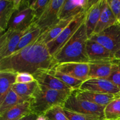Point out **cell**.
<instances>
[{"mask_svg": "<svg viewBox=\"0 0 120 120\" xmlns=\"http://www.w3.org/2000/svg\"><path fill=\"white\" fill-rule=\"evenodd\" d=\"M57 65L46 45L39 38L8 57L0 59V71L34 75L40 70H49Z\"/></svg>", "mask_w": 120, "mask_h": 120, "instance_id": "obj_1", "label": "cell"}, {"mask_svg": "<svg viewBox=\"0 0 120 120\" xmlns=\"http://www.w3.org/2000/svg\"><path fill=\"white\" fill-rule=\"evenodd\" d=\"M84 22L63 48L53 56L57 64L69 62L89 63L86 53L89 37Z\"/></svg>", "mask_w": 120, "mask_h": 120, "instance_id": "obj_2", "label": "cell"}, {"mask_svg": "<svg viewBox=\"0 0 120 120\" xmlns=\"http://www.w3.org/2000/svg\"><path fill=\"white\" fill-rule=\"evenodd\" d=\"M71 92L52 90L38 84L30 100L31 112L41 116L53 107H63Z\"/></svg>", "mask_w": 120, "mask_h": 120, "instance_id": "obj_3", "label": "cell"}, {"mask_svg": "<svg viewBox=\"0 0 120 120\" xmlns=\"http://www.w3.org/2000/svg\"><path fill=\"white\" fill-rule=\"evenodd\" d=\"M63 107L66 110L72 112L94 116L101 119L104 118V112L105 106L97 105L79 98L75 96L73 91L64 103Z\"/></svg>", "mask_w": 120, "mask_h": 120, "instance_id": "obj_4", "label": "cell"}, {"mask_svg": "<svg viewBox=\"0 0 120 120\" xmlns=\"http://www.w3.org/2000/svg\"><path fill=\"white\" fill-rule=\"evenodd\" d=\"M86 11L79 14L69 23L68 26L55 39L46 45L49 53L53 56L70 40L79 28L85 22Z\"/></svg>", "mask_w": 120, "mask_h": 120, "instance_id": "obj_5", "label": "cell"}, {"mask_svg": "<svg viewBox=\"0 0 120 120\" xmlns=\"http://www.w3.org/2000/svg\"><path fill=\"white\" fill-rule=\"evenodd\" d=\"M36 22L35 14L30 7L29 1L23 0L18 9L13 14L7 29L23 30Z\"/></svg>", "mask_w": 120, "mask_h": 120, "instance_id": "obj_6", "label": "cell"}, {"mask_svg": "<svg viewBox=\"0 0 120 120\" xmlns=\"http://www.w3.org/2000/svg\"><path fill=\"white\" fill-rule=\"evenodd\" d=\"M90 39L99 43L114 55L120 49V24L117 22L99 34L93 35Z\"/></svg>", "mask_w": 120, "mask_h": 120, "instance_id": "obj_7", "label": "cell"}, {"mask_svg": "<svg viewBox=\"0 0 120 120\" xmlns=\"http://www.w3.org/2000/svg\"><path fill=\"white\" fill-rule=\"evenodd\" d=\"M64 2L65 0H50L41 17L35 22L41 28L42 34L60 21V11Z\"/></svg>", "mask_w": 120, "mask_h": 120, "instance_id": "obj_8", "label": "cell"}, {"mask_svg": "<svg viewBox=\"0 0 120 120\" xmlns=\"http://www.w3.org/2000/svg\"><path fill=\"white\" fill-rule=\"evenodd\" d=\"M30 27L23 30L7 29L1 35L0 59L8 57L15 52L22 37L27 32Z\"/></svg>", "mask_w": 120, "mask_h": 120, "instance_id": "obj_9", "label": "cell"}, {"mask_svg": "<svg viewBox=\"0 0 120 120\" xmlns=\"http://www.w3.org/2000/svg\"><path fill=\"white\" fill-rule=\"evenodd\" d=\"M79 90L110 94L117 97L120 94V89L109 80L104 79H89L83 82Z\"/></svg>", "mask_w": 120, "mask_h": 120, "instance_id": "obj_10", "label": "cell"}, {"mask_svg": "<svg viewBox=\"0 0 120 120\" xmlns=\"http://www.w3.org/2000/svg\"><path fill=\"white\" fill-rule=\"evenodd\" d=\"M97 0H67L62 5L59 14L60 20L75 17L96 3Z\"/></svg>", "mask_w": 120, "mask_h": 120, "instance_id": "obj_11", "label": "cell"}, {"mask_svg": "<svg viewBox=\"0 0 120 120\" xmlns=\"http://www.w3.org/2000/svg\"><path fill=\"white\" fill-rule=\"evenodd\" d=\"M53 69L83 82L89 79V65L88 63L69 62L61 63L57 64Z\"/></svg>", "mask_w": 120, "mask_h": 120, "instance_id": "obj_12", "label": "cell"}, {"mask_svg": "<svg viewBox=\"0 0 120 120\" xmlns=\"http://www.w3.org/2000/svg\"><path fill=\"white\" fill-rule=\"evenodd\" d=\"M33 76L39 84L43 86L48 89L70 92L73 91L70 87L64 84L59 79L49 74L48 70H40Z\"/></svg>", "mask_w": 120, "mask_h": 120, "instance_id": "obj_13", "label": "cell"}, {"mask_svg": "<svg viewBox=\"0 0 120 120\" xmlns=\"http://www.w3.org/2000/svg\"><path fill=\"white\" fill-rule=\"evenodd\" d=\"M86 53L90 61L114 60V55L98 42L90 39L87 42Z\"/></svg>", "mask_w": 120, "mask_h": 120, "instance_id": "obj_14", "label": "cell"}, {"mask_svg": "<svg viewBox=\"0 0 120 120\" xmlns=\"http://www.w3.org/2000/svg\"><path fill=\"white\" fill-rule=\"evenodd\" d=\"M103 0H98L86 11L85 25L89 39L92 36L99 21L103 9Z\"/></svg>", "mask_w": 120, "mask_h": 120, "instance_id": "obj_15", "label": "cell"}, {"mask_svg": "<svg viewBox=\"0 0 120 120\" xmlns=\"http://www.w3.org/2000/svg\"><path fill=\"white\" fill-rule=\"evenodd\" d=\"M89 79H108L111 75L113 60L90 61Z\"/></svg>", "mask_w": 120, "mask_h": 120, "instance_id": "obj_16", "label": "cell"}, {"mask_svg": "<svg viewBox=\"0 0 120 120\" xmlns=\"http://www.w3.org/2000/svg\"><path fill=\"white\" fill-rule=\"evenodd\" d=\"M73 91L75 96L79 98L91 102L101 106H106L111 101L117 97V96L114 94L100 93L89 91H82L80 90H73Z\"/></svg>", "mask_w": 120, "mask_h": 120, "instance_id": "obj_17", "label": "cell"}, {"mask_svg": "<svg viewBox=\"0 0 120 120\" xmlns=\"http://www.w3.org/2000/svg\"><path fill=\"white\" fill-rule=\"evenodd\" d=\"M117 22V18L110 9L107 0H103V9L93 35L99 34Z\"/></svg>", "mask_w": 120, "mask_h": 120, "instance_id": "obj_18", "label": "cell"}, {"mask_svg": "<svg viewBox=\"0 0 120 120\" xmlns=\"http://www.w3.org/2000/svg\"><path fill=\"white\" fill-rule=\"evenodd\" d=\"M32 113L30 101L20 103L0 114V120H14L21 119Z\"/></svg>", "mask_w": 120, "mask_h": 120, "instance_id": "obj_19", "label": "cell"}, {"mask_svg": "<svg viewBox=\"0 0 120 120\" xmlns=\"http://www.w3.org/2000/svg\"><path fill=\"white\" fill-rule=\"evenodd\" d=\"M13 0H0V32L3 34L8 28V23L15 12Z\"/></svg>", "mask_w": 120, "mask_h": 120, "instance_id": "obj_20", "label": "cell"}, {"mask_svg": "<svg viewBox=\"0 0 120 120\" xmlns=\"http://www.w3.org/2000/svg\"><path fill=\"white\" fill-rule=\"evenodd\" d=\"M75 17L71 18L69 19L60 20L57 24L52 26L49 29L45 32L40 36V39L47 45L49 42H52L68 26L70 22L72 21Z\"/></svg>", "mask_w": 120, "mask_h": 120, "instance_id": "obj_21", "label": "cell"}, {"mask_svg": "<svg viewBox=\"0 0 120 120\" xmlns=\"http://www.w3.org/2000/svg\"><path fill=\"white\" fill-rule=\"evenodd\" d=\"M16 75L10 71H0V104L2 103L12 86L16 83Z\"/></svg>", "mask_w": 120, "mask_h": 120, "instance_id": "obj_22", "label": "cell"}, {"mask_svg": "<svg viewBox=\"0 0 120 120\" xmlns=\"http://www.w3.org/2000/svg\"><path fill=\"white\" fill-rule=\"evenodd\" d=\"M42 34V31L41 28H39L34 23L30 26L27 32L22 37L15 52L35 42L39 38Z\"/></svg>", "mask_w": 120, "mask_h": 120, "instance_id": "obj_23", "label": "cell"}, {"mask_svg": "<svg viewBox=\"0 0 120 120\" xmlns=\"http://www.w3.org/2000/svg\"><path fill=\"white\" fill-rule=\"evenodd\" d=\"M38 86V83L35 80L28 83H15L12 86L11 89L20 97L28 101H30V98Z\"/></svg>", "mask_w": 120, "mask_h": 120, "instance_id": "obj_24", "label": "cell"}, {"mask_svg": "<svg viewBox=\"0 0 120 120\" xmlns=\"http://www.w3.org/2000/svg\"><path fill=\"white\" fill-rule=\"evenodd\" d=\"M48 71L49 74L53 75V76L56 77V78L59 79L60 80L63 82L64 84L70 87L73 90H79L81 86L82 85L83 83L84 82L82 80H80L75 79L74 77L69 76V75L63 73L60 71H57V70H55L53 68L51 70H48Z\"/></svg>", "mask_w": 120, "mask_h": 120, "instance_id": "obj_25", "label": "cell"}, {"mask_svg": "<svg viewBox=\"0 0 120 120\" xmlns=\"http://www.w3.org/2000/svg\"><path fill=\"white\" fill-rule=\"evenodd\" d=\"M25 101H28L20 97L15 91L11 89L4 98L2 103L0 104V114L11 108Z\"/></svg>", "mask_w": 120, "mask_h": 120, "instance_id": "obj_26", "label": "cell"}, {"mask_svg": "<svg viewBox=\"0 0 120 120\" xmlns=\"http://www.w3.org/2000/svg\"><path fill=\"white\" fill-rule=\"evenodd\" d=\"M104 118L111 120L120 119V98L111 101L104 109Z\"/></svg>", "mask_w": 120, "mask_h": 120, "instance_id": "obj_27", "label": "cell"}, {"mask_svg": "<svg viewBox=\"0 0 120 120\" xmlns=\"http://www.w3.org/2000/svg\"><path fill=\"white\" fill-rule=\"evenodd\" d=\"M43 116L46 120H69L65 114L64 107L60 105L53 107L47 111Z\"/></svg>", "mask_w": 120, "mask_h": 120, "instance_id": "obj_28", "label": "cell"}, {"mask_svg": "<svg viewBox=\"0 0 120 120\" xmlns=\"http://www.w3.org/2000/svg\"><path fill=\"white\" fill-rule=\"evenodd\" d=\"M50 0H35L29 1L30 7L35 14L36 21L41 17Z\"/></svg>", "mask_w": 120, "mask_h": 120, "instance_id": "obj_29", "label": "cell"}, {"mask_svg": "<svg viewBox=\"0 0 120 120\" xmlns=\"http://www.w3.org/2000/svg\"><path fill=\"white\" fill-rule=\"evenodd\" d=\"M64 112L69 120H99L101 118L89 115L72 112L64 109Z\"/></svg>", "mask_w": 120, "mask_h": 120, "instance_id": "obj_30", "label": "cell"}, {"mask_svg": "<svg viewBox=\"0 0 120 120\" xmlns=\"http://www.w3.org/2000/svg\"><path fill=\"white\" fill-rule=\"evenodd\" d=\"M108 80L120 89V64L113 62L111 75Z\"/></svg>", "mask_w": 120, "mask_h": 120, "instance_id": "obj_31", "label": "cell"}, {"mask_svg": "<svg viewBox=\"0 0 120 120\" xmlns=\"http://www.w3.org/2000/svg\"><path fill=\"white\" fill-rule=\"evenodd\" d=\"M35 80L34 76L28 73H20L16 75V83H28Z\"/></svg>", "mask_w": 120, "mask_h": 120, "instance_id": "obj_32", "label": "cell"}, {"mask_svg": "<svg viewBox=\"0 0 120 120\" xmlns=\"http://www.w3.org/2000/svg\"><path fill=\"white\" fill-rule=\"evenodd\" d=\"M107 3L116 17H118L120 14V0H107Z\"/></svg>", "mask_w": 120, "mask_h": 120, "instance_id": "obj_33", "label": "cell"}, {"mask_svg": "<svg viewBox=\"0 0 120 120\" xmlns=\"http://www.w3.org/2000/svg\"><path fill=\"white\" fill-rule=\"evenodd\" d=\"M38 117L39 116L38 115L34 113H30L21 118V120H37Z\"/></svg>", "mask_w": 120, "mask_h": 120, "instance_id": "obj_34", "label": "cell"}, {"mask_svg": "<svg viewBox=\"0 0 120 120\" xmlns=\"http://www.w3.org/2000/svg\"><path fill=\"white\" fill-rule=\"evenodd\" d=\"M114 59L120 60V49H119V50L114 54Z\"/></svg>", "mask_w": 120, "mask_h": 120, "instance_id": "obj_35", "label": "cell"}, {"mask_svg": "<svg viewBox=\"0 0 120 120\" xmlns=\"http://www.w3.org/2000/svg\"><path fill=\"white\" fill-rule=\"evenodd\" d=\"M114 62H115V63H119L120 64V60H113Z\"/></svg>", "mask_w": 120, "mask_h": 120, "instance_id": "obj_36", "label": "cell"}, {"mask_svg": "<svg viewBox=\"0 0 120 120\" xmlns=\"http://www.w3.org/2000/svg\"><path fill=\"white\" fill-rule=\"evenodd\" d=\"M117 22H118V23H120V14L119 16H118V17L117 18Z\"/></svg>", "mask_w": 120, "mask_h": 120, "instance_id": "obj_37", "label": "cell"}, {"mask_svg": "<svg viewBox=\"0 0 120 120\" xmlns=\"http://www.w3.org/2000/svg\"><path fill=\"white\" fill-rule=\"evenodd\" d=\"M99 120H120V119L118 120H111V119H106V118H102V119H100Z\"/></svg>", "mask_w": 120, "mask_h": 120, "instance_id": "obj_38", "label": "cell"}, {"mask_svg": "<svg viewBox=\"0 0 120 120\" xmlns=\"http://www.w3.org/2000/svg\"><path fill=\"white\" fill-rule=\"evenodd\" d=\"M117 98H120V94L117 97Z\"/></svg>", "mask_w": 120, "mask_h": 120, "instance_id": "obj_39", "label": "cell"}, {"mask_svg": "<svg viewBox=\"0 0 120 120\" xmlns=\"http://www.w3.org/2000/svg\"><path fill=\"white\" fill-rule=\"evenodd\" d=\"M21 120V119H17V120Z\"/></svg>", "mask_w": 120, "mask_h": 120, "instance_id": "obj_40", "label": "cell"}]
</instances>
